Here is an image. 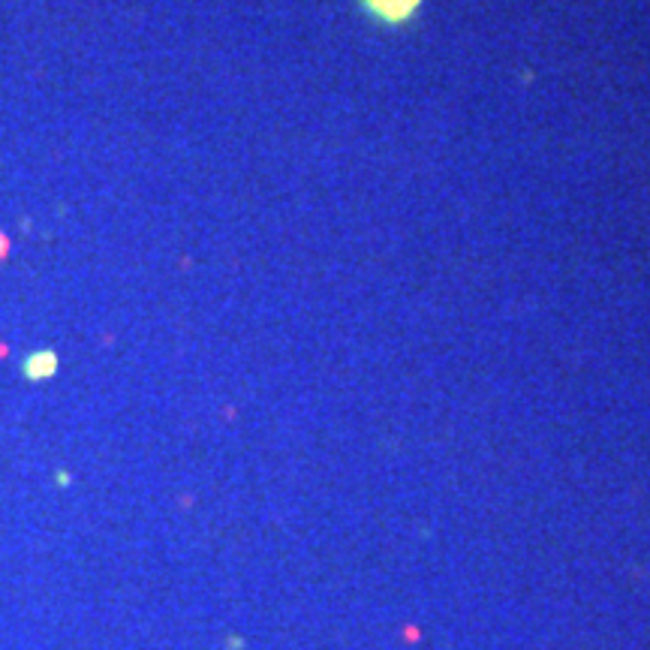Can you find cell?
<instances>
[{"mask_svg":"<svg viewBox=\"0 0 650 650\" xmlns=\"http://www.w3.org/2000/svg\"><path fill=\"white\" fill-rule=\"evenodd\" d=\"M365 6L382 21H404L419 6V0H365Z\"/></svg>","mask_w":650,"mask_h":650,"instance_id":"obj_1","label":"cell"}]
</instances>
